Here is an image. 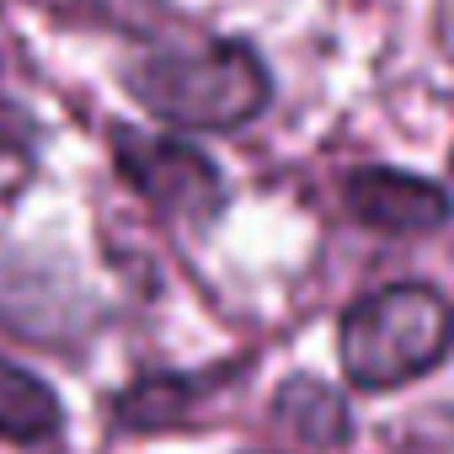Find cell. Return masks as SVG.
I'll return each mask as SVG.
<instances>
[{
    "label": "cell",
    "instance_id": "cell-1",
    "mask_svg": "<svg viewBox=\"0 0 454 454\" xmlns=\"http://www.w3.org/2000/svg\"><path fill=\"white\" fill-rule=\"evenodd\" d=\"M129 97L171 129H241L273 102V75L257 49L214 38L192 49H155L123 75Z\"/></svg>",
    "mask_w": 454,
    "mask_h": 454
},
{
    "label": "cell",
    "instance_id": "cell-2",
    "mask_svg": "<svg viewBox=\"0 0 454 454\" xmlns=\"http://www.w3.org/2000/svg\"><path fill=\"white\" fill-rule=\"evenodd\" d=\"M454 342V310L427 284H390L342 316L337 353L358 390H390L443 364Z\"/></svg>",
    "mask_w": 454,
    "mask_h": 454
},
{
    "label": "cell",
    "instance_id": "cell-3",
    "mask_svg": "<svg viewBox=\"0 0 454 454\" xmlns=\"http://www.w3.org/2000/svg\"><path fill=\"white\" fill-rule=\"evenodd\" d=\"M113 160L123 171V182L160 208L166 219H208L224 203V176L219 166L182 145V139H155L139 129H113Z\"/></svg>",
    "mask_w": 454,
    "mask_h": 454
},
{
    "label": "cell",
    "instance_id": "cell-4",
    "mask_svg": "<svg viewBox=\"0 0 454 454\" xmlns=\"http://www.w3.org/2000/svg\"><path fill=\"white\" fill-rule=\"evenodd\" d=\"M342 203L364 231H380V236H427V231H443L449 214H454V203L438 182L395 171V166L348 171Z\"/></svg>",
    "mask_w": 454,
    "mask_h": 454
},
{
    "label": "cell",
    "instance_id": "cell-5",
    "mask_svg": "<svg viewBox=\"0 0 454 454\" xmlns=\"http://www.w3.org/2000/svg\"><path fill=\"white\" fill-rule=\"evenodd\" d=\"M59 427H65L59 395L38 374H27L22 364L0 358V438L27 443V449H43V443L54 449Z\"/></svg>",
    "mask_w": 454,
    "mask_h": 454
},
{
    "label": "cell",
    "instance_id": "cell-6",
    "mask_svg": "<svg viewBox=\"0 0 454 454\" xmlns=\"http://www.w3.org/2000/svg\"><path fill=\"white\" fill-rule=\"evenodd\" d=\"M273 417H278L294 438H305V443H316V449H337V443L348 438V401H342V390H332V385H321V380H310V374L278 385Z\"/></svg>",
    "mask_w": 454,
    "mask_h": 454
},
{
    "label": "cell",
    "instance_id": "cell-7",
    "mask_svg": "<svg viewBox=\"0 0 454 454\" xmlns=\"http://www.w3.org/2000/svg\"><path fill=\"white\" fill-rule=\"evenodd\" d=\"M81 6H86L102 27L139 33V38H155V33L171 27V0H81Z\"/></svg>",
    "mask_w": 454,
    "mask_h": 454
}]
</instances>
